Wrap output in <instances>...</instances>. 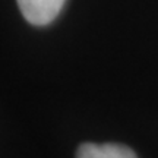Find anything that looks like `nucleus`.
Wrapping results in <instances>:
<instances>
[{"mask_svg":"<svg viewBox=\"0 0 158 158\" xmlns=\"http://www.w3.org/2000/svg\"><path fill=\"white\" fill-rule=\"evenodd\" d=\"M66 0H18L23 18L32 25H48L60 13Z\"/></svg>","mask_w":158,"mask_h":158,"instance_id":"f257e3e1","label":"nucleus"},{"mask_svg":"<svg viewBox=\"0 0 158 158\" xmlns=\"http://www.w3.org/2000/svg\"><path fill=\"white\" fill-rule=\"evenodd\" d=\"M76 158H138L130 148L120 143H82Z\"/></svg>","mask_w":158,"mask_h":158,"instance_id":"f03ea898","label":"nucleus"}]
</instances>
